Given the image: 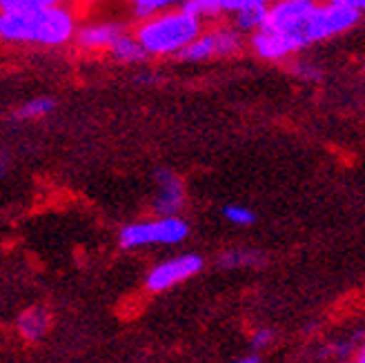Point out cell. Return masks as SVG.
<instances>
[{"instance_id": "6da1fadb", "label": "cell", "mask_w": 365, "mask_h": 363, "mask_svg": "<svg viewBox=\"0 0 365 363\" xmlns=\"http://www.w3.org/2000/svg\"><path fill=\"white\" fill-rule=\"evenodd\" d=\"M78 18L67 5L38 11H0V41L5 45L65 47L74 43Z\"/></svg>"}, {"instance_id": "7a4b0ae2", "label": "cell", "mask_w": 365, "mask_h": 363, "mask_svg": "<svg viewBox=\"0 0 365 363\" xmlns=\"http://www.w3.org/2000/svg\"><path fill=\"white\" fill-rule=\"evenodd\" d=\"M205 29V23L182 7L156 14L134 25V34L150 58H178Z\"/></svg>"}, {"instance_id": "3957f363", "label": "cell", "mask_w": 365, "mask_h": 363, "mask_svg": "<svg viewBox=\"0 0 365 363\" xmlns=\"http://www.w3.org/2000/svg\"><path fill=\"white\" fill-rule=\"evenodd\" d=\"M245 45H247V36L241 34L232 23H212L180 53L178 61L205 63V61H216V58H230V56H236V53H241Z\"/></svg>"}, {"instance_id": "277c9868", "label": "cell", "mask_w": 365, "mask_h": 363, "mask_svg": "<svg viewBox=\"0 0 365 363\" xmlns=\"http://www.w3.org/2000/svg\"><path fill=\"white\" fill-rule=\"evenodd\" d=\"M361 21H363L361 14L345 9L341 5H334V3H327V0H321V5L317 7L312 18H309L305 27L299 31V41L307 49L314 43H325V41L336 39V36H345Z\"/></svg>"}, {"instance_id": "5b68a950", "label": "cell", "mask_w": 365, "mask_h": 363, "mask_svg": "<svg viewBox=\"0 0 365 363\" xmlns=\"http://www.w3.org/2000/svg\"><path fill=\"white\" fill-rule=\"evenodd\" d=\"M190 237V225L178 216H158L154 221L125 225L118 234V243L125 250H134L152 243H180Z\"/></svg>"}, {"instance_id": "8992f818", "label": "cell", "mask_w": 365, "mask_h": 363, "mask_svg": "<svg viewBox=\"0 0 365 363\" xmlns=\"http://www.w3.org/2000/svg\"><path fill=\"white\" fill-rule=\"evenodd\" d=\"M321 0H274L267 5V23L265 27L272 31L294 34L299 39V31L312 18Z\"/></svg>"}, {"instance_id": "52a82bcc", "label": "cell", "mask_w": 365, "mask_h": 363, "mask_svg": "<svg viewBox=\"0 0 365 363\" xmlns=\"http://www.w3.org/2000/svg\"><path fill=\"white\" fill-rule=\"evenodd\" d=\"M247 47L257 58L267 63H281L289 61L305 49V45L297 39L294 34H283V31H272L263 27L261 31L247 36Z\"/></svg>"}, {"instance_id": "ba28073f", "label": "cell", "mask_w": 365, "mask_h": 363, "mask_svg": "<svg viewBox=\"0 0 365 363\" xmlns=\"http://www.w3.org/2000/svg\"><path fill=\"white\" fill-rule=\"evenodd\" d=\"M200 270H203V259L198 254H180V257L172 261L154 265L148 279H145V287L150 292H163V290H170L176 283H182L190 277L198 275Z\"/></svg>"}, {"instance_id": "9c48e42d", "label": "cell", "mask_w": 365, "mask_h": 363, "mask_svg": "<svg viewBox=\"0 0 365 363\" xmlns=\"http://www.w3.org/2000/svg\"><path fill=\"white\" fill-rule=\"evenodd\" d=\"M127 31L123 23L105 21V23H89L78 27V34L74 39V45L85 53H109L114 43Z\"/></svg>"}, {"instance_id": "30bf717a", "label": "cell", "mask_w": 365, "mask_h": 363, "mask_svg": "<svg viewBox=\"0 0 365 363\" xmlns=\"http://www.w3.org/2000/svg\"><path fill=\"white\" fill-rule=\"evenodd\" d=\"M274 0H182V9L194 14L203 23H218L225 16H234L250 5H269Z\"/></svg>"}, {"instance_id": "8fae6325", "label": "cell", "mask_w": 365, "mask_h": 363, "mask_svg": "<svg viewBox=\"0 0 365 363\" xmlns=\"http://www.w3.org/2000/svg\"><path fill=\"white\" fill-rule=\"evenodd\" d=\"M158 196L154 201V212L158 216H176V212L185 203V188H182L180 176L172 170H158L156 172Z\"/></svg>"}, {"instance_id": "7c38bea8", "label": "cell", "mask_w": 365, "mask_h": 363, "mask_svg": "<svg viewBox=\"0 0 365 363\" xmlns=\"http://www.w3.org/2000/svg\"><path fill=\"white\" fill-rule=\"evenodd\" d=\"M16 330L25 341H41L47 330H49V312L43 305H34L27 307L25 312H21V317L16 319Z\"/></svg>"}, {"instance_id": "4fadbf2b", "label": "cell", "mask_w": 365, "mask_h": 363, "mask_svg": "<svg viewBox=\"0 0 365 363\" xmlns=\"http://www.w3.org/2000/svg\"><path fill=\"white\" fill-rule=\"evenodd\" d=\"M107 56L116 63H120V65H138V63H145L150 58L148 51H145V47L140 45V41L136 39V34L132 29H127L120 36V39L114 43V47L109 49Z\"/></svg>"}, {"instance_id": "5bb4252c", "label": "cell", "mask_w": 365, "mask_h": 363, "mask_svg": "<svg viewBox=\"0 0 365 363\" xmlns=\"http://www.w3.org/2000/svg\"><path fill=\"white\" fill-rule=\"evenodd\" d=\"M230 23L236 29H239L241 34H245V36L257 34L267 23V5H250V7H243L241 11H236L230 18Z\"/></svg>"}, {"instance_id": "9a60e30c", "label": "cell", "mask_w": 365, "mask_h": 363, "mask_svg": "<svg viewBox=\"0 0 365 363\" xmlns=\"http://www.w3.org/2000/svg\"><path fill=\"white\" fill-rule=\"evenodd\" d=\"M53 107H56V101L49 98V96H36L23 105H18L16 110L11 112V118L14 121H36V118H43L47 114L53 112Z\"/></svg>"}, {"instance_id": "2e32d148", "label": "cell", "mask_w": 365, "mask_h": 363, "mask_svg": "<svg viewBox=\"0 0 365 363\" xmlns=\"http://www.w3.org/2000/svg\"><path fill=\"white\" fill-rule=\"evenodd\" d=\"M130 5H132V14L138 21H145V18L180 7L182 0H130Z\"/></svg>"}, {"instance_id": "e0dca14e", "label": "cell", "mask_w": 365, "mask_h": 363, "mask_svg": "<svg viewBox=\"0 0 365 363\" xmlns=\"http://www.w3.org/2000/svg\"><path fill=\"white\" fill-rule=\"evenodd\" d=\"M259 263H261V252L257 250H230L218 257V265L221 267H245Z\"/></svg>"}, {"instance_id": "ac0fdd59", "label": "cell", "mask_w": 365, "mask_h": 363, "mask_svg": "<svg viewBox=\"0 0 365 363\" xmlns=\"http://www.w3.org/2000/svg\"><path fill=\"white\" fill-rule=\"evenodd\" d=\"M65 3L67 0H0V11H38Z\"/></svg>"}, {"instance_id": "d6986e66", "label": "cell", "mask_w": 365, "mask_h": 363, "mask_svg": "<svg viewBox=\"0 0 365 363\" xmlns=\"http://www.w3.org/2000/svg\"><path fill=\"white\" fill-rule=\"evenodd\" d=\"M289 74H294L297 78L301 81H307V83H317L323 78V69L317 65V63H309V61H297L289 65Z\"/></svg>"}, {"instance_id": "ffe728a7", "label": "cell", "mask_w": 365, "mask_h": 363, "mask_svg": "<svg viewBox=\"0 0 365 363\" xmlns=\"http://www.w3.org/2000/svg\"><path fill=\"white\" fill-rule=\"evenodd\" d=\"M223 216L230 221V223H234V225H252L254 221H257V214H254L252 210H247L245 205H225L223 208Z\"/></svg>"}, {"instance_id": "44dd1931", "label": "cell", "mask_w": 365, "mask_h": 363, "mask_svg": "<svg viewBox=\"0 0 365 363\" xmlns=\"http://www.w3.org/2000/svg\"><path fill=\"white\" fill-rule=\"evenodd\" d=\"M327 3L341 5V7H345V9H352V11L365 16V0H327Z\"/></svg>"}, {"instance_id": "7402d4cb", "label": "cell", "mask_w": 365, "mask_h": 363, "mask_svg": "<svg viewBox=\"0 0 365 363\" xmlns=\"http://www.w3.org/2000/svg\"><path fill=\"white\" fill-rule=\"evenodd\" d=\"M272 339H274L272 330H257V334L252 337V346L254 348H265L272 343Z\"/></svg>"}, {"instance_id": "603a6c76", "label": "cell", "mask_w": 365, "mask_h": 363, "mask_svg": "<svg viewBox=\"0 0 365 363\" xmlns=\"http://www.w3.org/2000/svg\"><path fill=\"white\" fill-rule=\"evenodd\" d=\"M354 363H365V343L356 350V361Z\"/></svg>"}, {"instance_id": "cb8c5ba5", "label": "cell", "mask_w": 365, "mask_h": 363, "mask_svg": "<svg viewBox=\"0 0 365 363\" xmlns=\"http://www.w3.org/2000/svg\"><path fill=\"white\" fill-rule=\"evenodd\" d=\"M236 363H259L257 357H247V359H241V361H236Z\"/></svg>"}, {"instance_id": "d4e9b609", "label": "cell", "mask_w": 365, "mask_h": 363, "mask_svg": "<svg viewBox=\"0 0 365 363\" xmlns=\"http://www.w3.org/2000/svg\"><path fill=\"white\" fill-rule=\"evenodd\" d=\"M359 337H365V330H363V332H361V334H359Z\"/></svg>"}, {"instance_id": "484cf974", "label": "cell", "mask_w": 365, "mask_h": 363, "mask_svg": "<svg viewBox=\"0 0 365 363\" xmlns=\"http://www.w3.org/2000/svg\"><path fill=\"white\" fill-rule=\"evenodd\" d=\"M345 363H350V361H345Z\"/></svg>"}]
</instances>
